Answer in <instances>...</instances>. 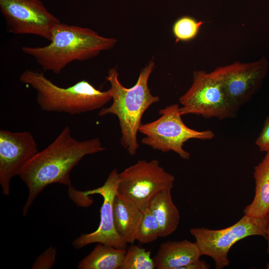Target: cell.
Listing matches in <instances>:
<instances>
[{"mask_svg":"<svg viewBox=\"0 0 269 269\" xmlns=\"http://www.w3.org/2000/svg\"><path fill=\"white\" fill-rule=\"evenodd\" d=\"M171 190L165 189L156 194L147 207L158 223L160 237L172 234L179 224V212L172 201Z\"/></svg>","mask_w":269,"mask_h":269,"instance_id":"15","label":"cell"},{"mask_svg":"<svg viewBox=\"0 0 269 269\" xmlns=\"http://www.w3.org/2000/svg\"><path fill=\"white\" fill-rule=\"evenodd\" d=\"M201 256L196 243L185 239L162 243L153 260L155 269H181Z\"/></svg>","mask_w":269,"mask_h":269,"instance_id":"13","label":"cell"},{"mask_svg":"<svg viewBox=\"0 0 269 269\" xmlns=\"http://www.w3.org/2000/svg\"><path fill=\"white\" fill-rule=\"evenodd\" d=\"M255 194L253 200L244 209L245 215L263 217L269 211V151L254 167Z\"/></svg>","mask_w":269,"mask_h":269,"instance_id":"16","label":"cell"},{"mask_svg":"<svg viewBox=\"0 0 269 269\" xmlns=\"http://www.w3.org/2000/svg\"><path fill=\"white\" fill-rule=\"evenodd\" d=\"M155 67L152 59L141 70L135 84L130 88L121 84L116 68L110 69L106 77L111 86L109 90L113 102L110 107L101 108L98 115L102 117L112 114L117 117L121 131V143L132 156L139 147L137 134L142 125V116L150 106L159 101L158 96L152 95L148 86Z\"/></svg>","mask_w":269,"mask_h":269,"instance_id":"3","label":"cell"},{"mask_svg":"<svg viewBox=\"0 0 269 269\" xmlns=\"http://www.w3.org/2000/svg\"><path fill=\"white\" fill-rule=\"evenodd\" d=\"M113 207L114 225L117 233L127 243H134L136 241L142 211L132 202L117 193Z\"/></svg>","mask_w":269,"mask_h":269,"instance_id":"14","label":"cell"},{"mask_svg":"<svg viewBox=\"0 0 269 269\" xmlns=\"http://www.w3.org/2000/svg\"><path fill=\"white\" fill-rule=\"evenodd\" d=\"M192 79L190 88L179 98L182 116L193 114L219 120L236 117L222 84L212 71L195 70Z\"/></svg>","mask_w":269,"mask_h":269,"instance_id":"7","label":"cell"},{"mask_svg":"<svg viewBox=\"0 0 269 269\" xmlns=\"http://www.w3.org/2000/svg\"><path fill=\"white\" fill-rule=\"evenodd\" d=\"M267 253H268V255H269V248H268V249H267ZM266 268H267V269H269V261L267 265V267H266Z\"/></svg>","mask_w":269,"mask_h":269,"instance_id":"25","label":"cell"},{"mask_svg":"<svg viewBox=\"0 0 269 269\" xmlns=\"http://www.w3.org/2000/svg\"><path fill=\"white\" fill-rule=\"evenodd\" d=\"M126 250L99 243L94 250L78 264L79 269H120Z\"/></svg>","mask_w":269,"mask_h":269,"instance_id":"17","label":"cell"},{"mask_svg":"<svg viewBox=\"0 0 269 269\" xmlns=\"http://www.w3.org/2000/svg\"><path fill=\"white\" fill-rule=\"evenodd\" d=\"M210 266L205 261L200 259L183 267L181 269H209Z\"/></svg>","mask_w":269,"mask_h":269,"instance_id":"23","label":"cell"},{"mask_svg":"<svg viewBox=\"0 0 269 269\" xmlns=\"http://www.w3.org/2000/svg\"><path fill=\"white\" fill-rule=\"evenodd\" d=\"M0 10L7 30L14 34H32L50 40L60 20L40 0H0Z\"/></svg>","mask_w":269,"mask_h":269,"instance_id":"10","label":"cell"},{"mask_svg":"<svg viewBox=\"0 0 269 269\" xmlns=\"http://www.w3.org/2000/svg\"><path fill=\"white\" fill-rule=\"evenodd\" d=\"M255 143L261 151H269V116L265 120L263 128Z\"/></svg>","mask_w":269,"mask_h":269,"instance_id":"22","label":"cell"},{"mask_svg":"<svg viewBox=\"0 0 269 269\" xmlns=\"http://www.w3.org/2000/svg\"><path fill=\"white\" fill-rule=\"evenodd\" d=\"M49 41L45 46H23L21 50L33 57L43 71L59 74L73 61L87 60L111 49L117 40L87 27L60 22L53 28Z\"/></svg>","mask_w":269,"mask_h":269,"instance_id":"2","label":"cell"},{"mask_svg":"<svg viewBox=\"0 0 269 269\" xmlns=\"http://www.w3.org/2000/svg\"><path fill=\"white\" fill-rule=\"evenodd\" d=\"M203 23V21H198L191 16H182L174 23L172 32L177 40L189 41L197 36Z\"/></svg>","mask_w":269,"mask_h":269,"instance_id":"20","label":"cell"},{"mask_svg":"<svg viewBox=\"0 0 269 269\" xmlns=\"http://www.w3.org/2000/svg\"><path fill=\"white\" fill-rule=\"evenodd\" d=\"M268 216V224L266 228V238L268 242V248H269V211L267 214Z\"/></svg>","mask_w":269,"mask_h":269,"instance_id":"24","label":"cell"},{"mask_svg":"<svg viewBox=\"0 0 269 269\" xmlns=\"http://www.w3.org/2000/svg\"></svg>","mask_w":269,"mask_h":269,"instance_id":"26","label":"cell"},{"mask_svg":"<svg viewBox=\"0 0 269 269\" xmlns=\"http://www.w3.org/2000/svg\"><path fill=\"white\" fill-rule=\"evenodd\" d=\"M117 193L128 199L142 211L158 193L171 189L174 176L160 166L158 160H139L119 173Z\"/></svg>","mask_w":269,"mask_h":269,"instance_id":"8","label":"cell"},{"mask_svg":"<svg viewBox=\"0 0 269 269\" xmlns=\"http://www.w3.org/2000/svg\"><path fill=\"white\" fill-rule=\"evenodd\" d=\"M105 149L98 138L79 141L66 126L46 147L38 151L21 169L19 176L27 186L28 197L23 206L25 216L36 197L53 183L71 186L70 173L86 155Z\"/></svg>","mask_w":269,"mask_h":269,"instance_id":"1","label":"cell"},{"mask_svg":"<svg viewBox=\"0 0 269 269\" xmlns=\"http://www.w3.org/2000/svg\"><path fill=\"white\" fill-rule=\"evenodd\" d=\"M155 269L151 251L133 245L126 249V254L120 269Z\"/></svg>","mask_w":269,"mask_h":269,"instance_id":"18","label":"cell"},{"mask_svg":"<svg viewBox=\"0 0 269 269\" xmlns=\"http://www.w3.org/2000/svg\"><path fill=\"white\" fill-rule=\"evenodd\" d=\"M38 151L30 132L0 130V184L4 195L9 194L11 178Z\"/></svg>","mask_w":269,"mask_h":269,"instance_id":"12","label":"cell"},{"mask_svg":"<svg viewBox=\"0 0 269 269\" xmlns=\"http://www.w3.org/2000/svg\"><path fill=\"white\" fill-rule=\"evenodd\" d=\"M268 69V61L263 56L253 62L237 61L218 66L212 72L222 84L231 107L237 114L261 89Z\"/></svg>","mask_w":269,"mask_h":269,"instance_id":"9","label":"cell"},{"mask_svg":"<svg viewBox=\"0 0 269 269\" xmlns=\"http://www.w3.org/2000/svg\"><path fill=\"white\" fill-rule=\"evenodd\" d=\"M160 227L158 222L148 208L142 211L137 229L135 239L142 244H149L160 237Z\"/></svg>","mask_w":269,"mask_h":269,"instance_id":"19","label":"cell"},{"mask_svg":"<svg viewBox=\"0 0 269 269\" xmlns=\"http://www.w3.org/2000/svg\"><path fill=\"white\" fill-rule=\"evenodd\" d=\"M267 224V215L256 217L245 215L235 224L224 229L192 228L190 232L202 255L213 260L215 269H222L229 264L228 256L233 245L249 236H261L266 238Z\"/></svg>","mask_w":269,"mask_h":269,"instance_id":"6","label":"cell"},{"mask_svg":"<svg viewBox=\"0 0 269 269\" xmlns=\"http://www.w3.org/2000/svg\"><path fill=\"white\" fill-rule=\"evenodd\" d=\"M119 173L113 170L104 184L95 189L82 192V195L99 194L103 199L100 210V222L98 229L91 233L82 234L72 243L74 248L80 249L92 243H102L120 249L126 250L127 243L117 233L114 222L113 202L117 193Z\"/></svg>","mask_w":269,"mask_h":269,"instance_id":"11","label":"cell"},{"mask_svg":"<svg viewBox=\"0 0 269 269\" xmlns=\"http://www.w3.org/2000/svg\"><path fill=\"white\" fill-rule=\"evenodd\" d=\"M56 249L50 247L41 254L36 260L32 269H50L56 261Z\"/></svg>","mask_w":269,"mask_h":269,"instance_id":"21","label":"cell"},{"mask_svg":"<svg viewBox=\"0 0 269 269\" xmlns=\"http://www.w3.org/2000/svg\"><path fill=\"white\" fill-rule=\"evenodd\" d=\"M19 80L35 90L37 103L45 112L80 114L101 109L112 99L109 89L102 91L85 80L63 88L42 72L27 69L21 74Z\"/></svg>","mask_w":269,"mask_h":269,"instance_id":"4","label":"cell"},{"mask_svg":"<svg viewBox=\"0 0 269 269\" xmlns=\"http://www.w3.org/2000/svg\"><path fill=\"white\" fill-rule=\"evenodd\" d=\"M156 120L142 124L138 132L145 135L141 143L163 152L172 151L183 159H189L190 153L183 148L184 143L191 139L210 140L215 136L210 130L197 131L187 127L183 122L177 104L159 110Z\"/></svg>","mask_w":269,"mask_h":269,"instance_id":"5","label":"cell"}]
</instances>
